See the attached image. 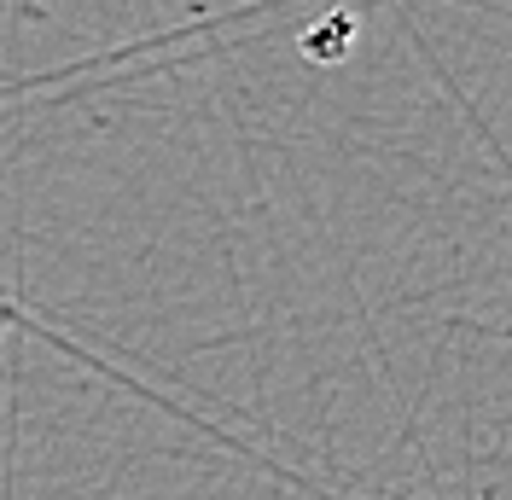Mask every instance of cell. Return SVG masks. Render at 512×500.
Here are the masks:
<instances>
[{"label": "cell", "mask_w": 512, "mask_h": 500, "mask_svg": "<svg viewBox=\"0 0 512 500\" xmlns=\"http://www.w3.org/2000/svg\"><path fill=\"white\" fill-rule=\"evenodd\" d=\"M12 326H18V303L6 297V285H0V355H6V338H12ZM6 390V384H0Z\"/></svg>", "instance_id": "1"}]
</instances>
